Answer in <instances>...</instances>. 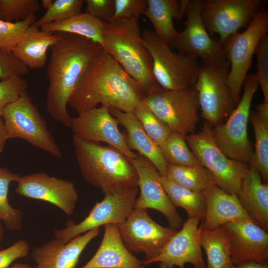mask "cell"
<instances>
[{
    "label": "cell",
    "mask_w": 268,
    "mask_h": 268,
    "mask_svg": "<svg viewBox=\"0 0 268 268\" xmlns=\"http://www.w3.org/2000/svg\"><path fill=\"white\" fill-rule=\"evenodd\" d=\"M146 94L142 85L128 74L111 54L103 50L79 81L68 105L78 115L98 104L133 113Z\"/></svg>",
    "instance_id": "6da1fadb"
},
{
    "label": "cell",
    "mask_w": 268,
    "mask_h": 268,
    "mask_svg": "<svg viewBox=\"0 0 268 268\" xmlns=\"http://www.w3.org/2000/svg\"><path fill=\"white\" fill-rule=\"evenodd\" d=\"M58 33L60 38L50 48L47 66L46 108L53 119L69 128L72 117L67 111L68 100L92 61L103 49L83 37Z\"/></svg>",
    "instance_id": "7a4b0ae2"
},
{
    "label": "cell",
    "mask_w": 268,
    "mask_h": 268,
    "mask_svg": "<svg viewBox=\"0 0 268 268\" xmlns=\"http://www.w3.org/2000/svg\"><path fill=\"white\" fill-rule=\"evenodd\" d=\"M75 155L84 180L107 194L131 187H138L137 172L119 150L99 142L73 136Z\"/></svg>",
    "instance_id": "3957f363"
},
{
    "label": "cell",
    "mask_w": 268,
    "mask_h": 268,
    "mask_svg": "<svg viewBox=\"0 0 268 268\" xmlns=\"http://www.w3.org/2000/svg\"><path fill=\"white\" fill-rule=\"evenodd\" d=\"M103 38L104 50L111 54L147 93L162 88L153 75L152 58L143 43L138 19L105 22Z\"/></svg>",
    "instance_id": "277c9868"
},
{
    "label": "cell",
    "mask_w": 268,
    "mask_h": 268,
    "mask_svg": "<svg viewBox=\"0 0 268 268\" xmlns=\"http://www.w3.org/2000/svg\"><path fill=\"white\" fill-rule=\"evenodd\" d=\"M141 37L152 58L153 75L161 88L178 90L194 85L201 67L198 58L173 51L153 31L145 30Z\"/></svg>",
    "instance_id": "5b68a950"
},
{
    "label": "cell",
    "mask_w": 268,
    "mask_h": 268,
    "mask_svg": "<svg viewBox=\"0 0 268 268\" xmlns=\"http://www.w3.org/2000/svg\"><path fill=\"white\" fill-rule=\"evenodd\" d=\"M241 98L223 123L212 128L213 138L229 158L249 165L254 150L248 136V123L253 97L259 84L255 73L248 74Z\"/></svg>",
    "instance_id": "8992f818"
},
{
    "label": "cell",
    "mask_w": 268,
    "mask_h": 268,
    "mask_svg": "<svg viewBox=\"0 0 268 268\" xmlns=\"http://www.w3.org/2000/svg\"><path fill=\"white\" fill-rule=\"evenodd\" d=\"M211 129L205 122L200 132L185 137L186 142L200 164L211 174L215 184L237 196L249 165L227 157L214 141Z\"/></svg>",
    "instance_id": "52a82bcc"
},
{
    "label": "cell",
    "mask_w": 268,
    "mask_h": 268,
    "mask_svg": "<svg viewBox=\"0 0 268 268\" xmlns=\"http://www.w3.org/2000/svg\"><path fill=\"white\" fill-rule=\"evenodd\" d=\"M229 68L228 60L202 64L194 84L201 115L212 128L223 123L236 106L227 83Z\"/></svg>",
    "instance_id": "ba28073f"
},
{
    "label": "cell",
    "mask_w": 268,
    "mask_h": 268,
    "mask_svg": "<svg viewBox=\"0 0 268 268\" xmlns=\"http://www.w3.org/2000/svg\"><path fill=\"white\" fill-rule=\"evenodd\" d=\"M3 120L9 139L21 138L57 158L62 157L60 147L47 123L26 91L3 110Z\"/></svg>",
    "instance_id": "9c48e42d"
},
{
    "label": "cell",
    "mask_w": 268,
    "mask_h": 268,
    "mask_svg": "<svg viewBox=\"0 0 268 268\" xmlns=\"http://www.w3.org/2000/svg\"><path fill=\"white\" fill-rule=\"evenodd\" d=\"M143 101L172 132L184 137L194 133L199 121L200 107L194 85L178 90L161 88L147 93Z\"/></svg>",
    "instance_id": "30bf717a"
},
{
    "label": "cell",
    "mask_w": 268,
    "mask_h": 268,
    "mask_svg": "<svg viewBox=\"0 0 268 268\" xmlns=\"http://www.w3.org/2000/svg\"><path fill=\"white\" fill-rule=\"evenodd\" d=\"M268 32V11L264 8L246 30L230 36L221 43L230 64L227 83L236 105L257 46Z\"/></svg>",
    "instance_id": "8fae6325"
},
{
    "label": "cell",
    "mask_w": 268,
    "mask_h": 268,
    "mask_svg": "<svg viewBox=\"0 0 268 268\" xmlns=\"http://www.w3.org/2000/svg\"><path fill=\"white\" fill-rule=\"evenodd\" d=\"M137 192L138 187H131L105 194L103 200L96 202L80 222L75 224L73 220H69L66 228L55 230V238L65 244L79 235L101 226L122 224L134 208Z\"/></svg>",
    "instance_id": "7c38bea8"
},
{
    "label": "cell",
    "mask_w": 268,
    "mask_h": 268,
    "mask_svg": "<svg viewBox=\"0 0 268 268\" xmlns=\"http://www.w3.org/2000/svg\"><path fill=\"white\" fill-rule=\"evenodd\" d=\"M267 4L266 0H202L201 15L208 33L218 34L222 43L246 28Z\"/></svg>",
    "instance_id": "4fadbf2b"
},
{
    "label": "cell",
    "mask_w": 268,
    "mask_h": 268,
    "mask_svg": "<svg viewBox=\"0 0 268 268\" xmlns=\"http://www.w3.org/2000/svg\"><path fill=\"white\" fill-rule=\"evenodd\" d=\"M202 0H189L186 27L169 44L171 49L200 58L202 64L227 60L222 43L208 33L201 15Z\"/></svg>",
    "instance_id": "5bb4252c"
},
{
    "label": "cell",
    "mask_w": 268,
    "mask_h": 268,
    "mask_svg": "<svg viewBox=\"0 0 268 268\" xmlns=\"http://www.w3.org/2000/svg\"><path fill=\"white\" fill-rule=\"evenodd\" d=\"M121 239L132 253H143L144 261L156 256L177 232L153 220L147 209L134 208L126 221L118 226Z\"/></svg>",
    "instance_id": "9a60e30c"
},
{
    "label": "cell",
    "mask_w": 268,
    "mask_h": 268,
    "mask_svg": "<svg viewBox=\"0 0 268 268\" xmlns=\"http://www.w3.org/2000/svg\"><path fill=\"white\" fill-rule=\"evenodd\" d=\"M118 124L109 109L101 106L71 118L69 128L73 136L79 139L106 143L121 151L129 160L135 158L138 154L129 148L126 135L120 131Z\"/></svg>",
    "instance_id": "2e32d148"
},
{
    "label": "cell",
    "mask_w": 268,
    "mask_h": 268,
    "mask_svg": "<svg viewBox=\"0 0 268 268\" xmlns=\"http://www.w3.org/2000/svg\"><path fill=\"white\" fill-rule=\"evenodd\" d=\"M200 221L197 218H188L160 252L142 264L146 266L158 263L159 268H185L186 264H190L194 268H206L200 241Z\"/></svg>",
    "instance_id": "e0dca14e"
},
{
    "label": "cell",
    "mask_w": 268,
    "mask_h": 268,
    "mask_svg": "<svg viewBox=\"0 0 268 268\" xmlns=\"http://www.w3.org/2000/svg\"><path fill=\"white\" fill-rule=\"evenodd\" d=\"M16 182L17 194L51 203L68 216L73 213L78 194L72 182L38 172L20 176Z\"/></svg>",
    "instance_id": "ac0fdd59"
},
{
    "label": "cell",
    "mask_w": 268,
    "mask_h": 268,
    "mask_svg": "<svg viewBox=\"0 0 268 268\" xmlns=\"http://www.w3.org/2000/svg\"><path fill=\"white\" fill-rule=\"evenodd\" d=\"M129 161L137 172L140 189V195L136 199L134 208L155 209L164 215L170 228L179 229L184 223L183 219L160 183V174L156 168L147 159L138 154Z\"/></svg>",
    "instance_id": "d6986e66"
},
{
    "label": "cell",
    "mask_w": 268,
    "mask_h": 268,
    "mask_svg": "<svg viewBox=\"0 0 268 268\" xmlns=\"http://www.w3.org/2000/svg\"><path fill=\"white\" fill-rule=\"evenodd\" d=\"M223 226L229 233L234 265L250 260L268 264L267 231L251 221H238Z\"/></svg>",
    "instance_id": "ffe728a7"
},
{
    "label": "cell",
    "mask_w": 268,
    "mask_h": 268,
    "mask_svg": "<svg viewBox=\"0 0 268 268\" xmlns=\"http://www.w3.org/2000/svg\"><path fill=\"white\" fill-rule=\"evenodd\" d=\"M99 232V228H96L65 244L55 238L34 248L31 257L35 268H75L82 252Z\"/></svg>",
    "instance_id": "44dd1931"
},
{
    "label": "cell",
    "mask_w": 268,
    "mask_h": 268,
    "mask_svg": "<svg viewBox=\"0 0 268 268\" xmlns=\"http://www.w3.org/2000/svg\"><path fill=\"white\" fill-rule=\"evenodd\" d=\"M203 194L205 212L200 225L202 229L212 230L238 221L256 223L243 209L237 196L226 193L214 182L208 185Z\"/></svg>",
    "instance_id": "7402d4cb"
},
{
    "label": "cell",
    "mask_w": 268,
    "mask_h": 268,
    "mask_svg": "<svg viewBox=\"0 0 268 268\" xmlns=\"http://www.w3.org/2000/svg\"><path fill=\"white\" fill-rule=\"evenodd\" d=\"M101 243L92 258L79 268H146L123 242L117 225H104Z\"/></svg>",
    "instance_id": "603a6c76"
},
{
    "label": "cell",
    "mask_w": 268,
    "mask_h": 268,
    "mask_svg": "<svg viewBox=\"0 0 268 268\" xmlns=\"http://www.w3.org/2000/svg\"><path fill=\"white\" fill-rule=\"evenodd\" d=\"M237 197L247 213L268 232V184L263 182L259 172L252 165H249Z\"/></svg>",
    "instance_id": "cb8c5ba5"
},
{
    "label": "cell",
    "mask_w": 268,
    "mask_h": 268,
    "mask_svg": "<svg viewBox=\"0 0 268 268\" xmlns=\"http://www.w3.org/2000/svg\"><path fill=\"white\" fill-rule=\"evenodd\" d=\"M111 114L126 129V141L129 148L150 161L160 175L165 176L167 164L161 154L159 146L145 133L133 113L117 109H109Z\"/></svg>",
    "instance_id": "d4e9b609"
},
{
    "label": "cell",
    "mask_w": 268,
    "mask_h": 268,
    "mask_svg": "<svg viewBox=\"0 0 268 268\" xmlns=\"http://www.w3.org/2000/svg\"><path fill=\"white\" fill-rule=\"evenodd\" d=\"M59 38L58 33L41 30L33 24L25 30L12 52L28 68H40L46 64L48 49Z\"/></svg>",
    "instance_id": "484cf974"
},
{
    "label": "cell",
    "mask_w": 268,
    "mask_h": 268,
    "mask_svg": "<svg viewBox=\"0 0 268 268\" xmlns=\"http://www.w3.org/2000/svg\"><path fill=\"white\" fill-rule=\"evenodd\" d=\"M189 0H147L143 14L151 22L157 36L168 45L178 32L173 19L180 20L185 14Z\"/></svg>",
    "instance_id": "4316f807"
},
{
    "label": "cell",
    "mask_w": 268,
    "mask_h": 268,
    "mask_svg": "<svg viewBox=\"0 0 268 268\" xmlns=\"http://www.w3.org/2000/svg\"><path fill=\"white\" fill-rule=\"evenodd\" d=\"M104 23L105 22L84 12L66 20L44 24L39 28L49 32L77 35L99 44L104 49Z\"/></svg>",
    "instance_id": "83f0119b"
},
{
    "label": "cell",
    "mask_w": 268,
    "mask_h": 268,
    "mask_svg": "<svg viewBox=\"0 0 268 268\" xmlns=\"http://www.w3.org/2000/svg\"><path fill=\"white\" fill-rule=\"evenodd\" d=\"M200 241L206 256V268H231L230 242L228 232L222 226L212 230L200 226Z\"/></svg>",
    "instance_id": "f1b7e54d"
},
{
    "label": "cell",
    "mask_w": 268,
    "mask_h": 268,
    "mask_svg": "<svg viewBox=\"0 0 268 268\" xmlns=\"http://www.w3.org/2000/svg\"><path fill=\"white\" fill-rule=\"evenodd\" d=\"M159 181L173 205L183 208L188 218H197L202 220L205 212L203 193H197L183 187L168 179L159 176Z\"/></svg>",
    "instance_id": "f546056e"
},
{
    "label": "cell",
    "mask_w": 268,
    "mask_h": 268,
    "mask_svg": "<svg viewBox=\"0 0 268 268\" xmlns=\"http://www.w3.org/2000/svg\"><path fill=\"white\" fill-rule=\"evenodd\" d=\"M165 177L176 184L197 193H203L214 178L201 164L193 166L167 165Z\"/></svg>",
    "instance_id": "4dcf8cb0"
},
{
    "label": "cell",
    "mask_w": 268,
    "mask_h": 268,
    "mask_svg": "<svg viewBox=\"0 0 268 268\" xmlns=\"http://www.w3.org/2000/svg\"><path fill=\"white\" fill-rule=\"evenodd\" d=\"M20 177L6 168H0V220L9 230H19L22 227V210L13 207L8 201L10 184L16 182Z\"/></svg>",
    "instance_id": "1f68e13d"
},
{
    "label": "cell",
    "mask_w": 268,
    "mask_h": 268,
    "mask_svg": "<svg viewBox=\"0 0 268 268\" xmlns=\"http://www.w3.org/2000/svg\"><path fill=\"white\" fill-rule=\"evenodd\" d=\"M159 147L167 165L193 166L200 164L189 147L185 137L180 134L171 132Z\"/></svg>",
    "instance_id": "d6a6232c"
},
{
    "label": "cell",
    "mask_w": 268,
    "mask_h": 268,
    "mask_svg": "<svg viewBox=\"0 0 268 268\" xmlns=\"http://www.w3.org/2000/svg\"><path fill=\"white\" fill-rule=\"evenodd\" d=\"M255 134V147L250 165L254 166L260 173L263 181H268V123L261 120L255 111L250 113Z\"/></svg>",
    "instance_id": "836d02e7"
},
{
    "label": "cell",
    "mask_w": 268,
    "mask_h": 268,
    "mask_svg": "<svg viewBox=\"0 0 268 268\" xmlns=\"http://www.w3.org/2000/svg\"><path fill=\"white\" fill-rule=\"evenodd\" d=\"M133 113L147 134L159 146L172 132L168 126L148 108L143 100L137 104Z\"/></svg>",
    "instance_id": "e575fe53"
},
{
    "label": "cell",
    "mask_w": 268,
    "mask_h": 268,
    "mask_svg": "<svg viewBox=\"0 0 268 268\" xmlns=\"http://www.w3.org/2000/svg\"><path fill=\"white\" fill-rule=\"evenodd\" d=\"M38 0H0V20L16 22L35 15L40 9Z\"/></svg>",
    "instance_id": "d590c367"
},
{
    "label": "cell",
    "mask_w": 268,
    "mask_h": 268,
    "mask_svg": "<svg viewBox=\"0 0 268 268\" xmlns=\"http://www.w3.org/2000/svg\"><path fill=\"white\" fill-rule=\"evenodd\" d=\"M83 0H56L45 13L33 24L39 28L42 25L64 20L82 13Z\"/></svg>",
    "instance_id": "8d00e7d4"
},
{
    "label": "cell",
    "mask_w": 268,
    "mask_h": 268,
    "mask_svg": "<svg viewBox=\"0 0 268 268\" xmlns=\"http://www.w3.org/2000/svg\"><path fill=\"white\" fill-rule=\"evenodd\" d=\"M36 19V15H32L16 22L0 20V50L12 52L25 30L34 23Z\"/></svg>",
    "instance_id": "74e56055"
},
{
    "label": "cell",
    "mask_w": 268,
    "mask_h": 268,
    "mask_svg": "<svg viewBox=\"0 0 268 268\" xmlns=\"http://www.w3.org/2000/svg\"><path fill=\"white\" fill-rule=\"evenodd\" d=\"M257 59L256 79L263 92L264 101H268V35L258 43L255 53Z\"/></svg>",
    "instance_id": "f35d334b"
},
{
    "label": "cell",
    "mask_w": 268,
    "mask_h": 268,
    "mask_svg": "<svg viewBox=\"0 0 268 268\" xmlns=\"http://www.w3.org/2000/svg\"><path fill=\"white\" fill-rule=\"evenodd\" d=\"M27 87L26 81L22 77L0 81V116L8 105L15 101L26 91Z\"/></svg>",
    "instance_id": "ab89813d"
},
{
    "label": "cell",
    "mask_w": 268,
    "mask_h": 268,
    "mask_svg": "<svg viewBox=\"0 0 268 268\" xmlns=\"http://www.w3.org/2000/svg\"><path fill=\"white\" fill-rule=\"evenodd\" d=\"M28 72V68L12 52L0 50V79L21 77Z\"/></svg>",
    "instance_id": "60d3db41"
},
{
    "label": "cell",
    "mask_w": 268,
    "mask_h": 268,
    "mask_svg": "<svg viewBox=\"0 0 268 268\" xmlns=\"http://www.w3.org/2000/svg\"><path fill=\"white\" fill-rule=\"evenodd\" d=\"M114 0V13L110 21L131 18L139 19V16L143 14L147 3V0Z\"/></svg>",
    "instance_id": "b9f144b4"
},
{
    "label": "cell",
    "mask_w": 268,
    "mask_h": 268,
    "mask_svg": "<svg viewBox=\"0 0 268 268\" xmlns=\"http://www.w3.org/2000/svg\"><path fill=\"white\" fill-rule=\"evenodd\" d=\"M29 245L24 240L20 239L8 248L0 250V268H8L18 259L27 256Z\"/></svg>",
    "instance_id": "7bdbcfd3"
},
{
    "label": "cell",
    "mask_w": 268,
    "mask_h": 268,
    "mask_svg": "<svg viewBox=\"0 0 268 268\" xmlns=\"http://www.w3.org/2000/svg\"><path fill=\"white\" fill-rule=\"evenodd\" d=\"M85 12L107 22L113 17L115 11L114 0H86Z\"/></svg>",
    "instance_id": "ee69618b"
},
{
    "label": "cell",
    "mask_w": 268,
    "mask_h": 268,
    "mask_svg": "<svg viewBox=\"0 0 268 268\" xmlns=\"http://www.w3.org/2000/svg\"><path fill=\"white\" fill-rule=\"evenodd\" d=\"M255 112L261 120L268 123V101H264L258 104Z\"/></svg>",
    "instance_id": "f6af8a7d"
},
{
    "label": "cell",
    "mask_w": 268,
    "mask_h": 268,
    "mask_svg": "<svg viewBox=\"0 0 268 268\" xmlns=\"http://www.w3.org/2000/svg\"><path fill=\"white\" fill-rule=\"evenodd\" d=\"M8 139L5 124L2 117L0 116V153L3 151L5 143Z\"/></svg>",
    "instance_id": "bcb514c9"
},
{
    "label": "cell",
    "mask_w": 268,
    "mask_h": 268,
    "mask_svg": "<svg viewBox=\"0 0 268 268\" xmlns=\"http://www.w3.org/2000/svg\"><path fill=\"white\" fill-rule=\"evenodd\" d=\"M231 268H268V264L259 263L254 261H246L237 265H233Z\"/></svg>",
    "instance_id": "7dc6e473"
},
{
    "label": "cell",
    "mask_w": 268,
    "mask_h": 268,
    "mask_svg": "<svg viewBox=\"0 0 268 268\" xmlns=\"http://www.w3.org/2000/svg\"><path fill=\"white\" fill-rule=\"evenodd\" d=\"M54 0H42L41 3L42 6L45 9H48L52 5Z\"/></svg>",
    "instance_id": "c3c4849f"
},
{
    "label": "cell",
    "mask_w": 268,
    "mask_h": 268,
    "mask_svg": "<svg viewBox=\"0 0 268 268\" xmlns=\"http://www.w3.org/2000/svg\"><path fill=\"white\" fill-rule=\"evenodd\" d=\"M9 268H34L30 266L21 263H16Z\"/></svg>",
    "instance_id": "681fc988"
},
{
    "label": "cell",
    "mask_w": 268,
    "mask_h": 268,
    "mask_svg": "<svg viewBox=\"0 0 268 268\" xmlns=\"http://www.w3.org/2000/svg\"><path fill=\"white\" fill-rule=\"evenodd\" d=\"M4 234V229L2 225L0 222V242L2 240Z\"/></svg>",
    "instance_id": "f907efd6"
}]
</instances>
